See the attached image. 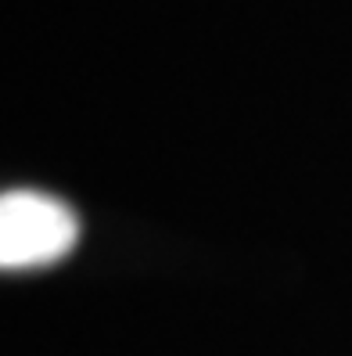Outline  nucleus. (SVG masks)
<instances>
[{"label": "nucleus", "mask_w": 352, "mask_h": 356, "mask_svg": "<svg viewBox=\"0 0 352 356\" xmlns=\"http://www.w3.org/2000/svg\"><path fill=\"white\" fill-rule=\"evenodd\" d=\"M79 241V216L44 191L0 195V270H36L65 259Z\"/></svg>", "instance_id": "f257e3e1"}]
</instances>
